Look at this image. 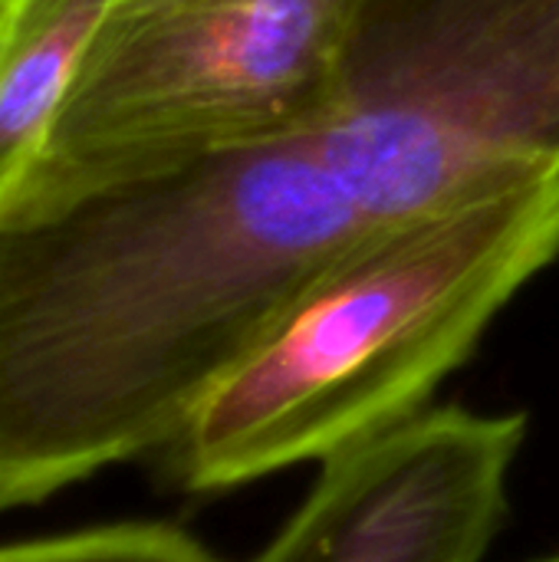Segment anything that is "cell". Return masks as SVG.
I'll list each match as a JSON object with an SVG mask.
<instances>
[{"label": "cell", "instance_id": "6da1fadb", "mask_svg": "<svg viewBox=\"0 0 559 562\" xmlns=\"http://www.w3.org/2000/svg\"><path fill=\"white\" fill-rule=\"evenodd\" d=\"M379 231L316 125L0 224V510L161 451Z\"/></svg>", "mask_w": 559, "mask_h": 562}, {"label": "cell", "instance_id": "7a4b0ae2", "mask_svg": "<svg viewBox=\"0 0 559 562\" xmlns=\"http://www.w3.org/2000/svg\"><path fill=\"white\" fill-rule=\"evenodd\" d=\"M559 257V168L491 184L329 263L161 448L188 494L326 461L422 415Z\"/></svg>", "mask_w": 559, "mask_h": 562}, {"label": "cell", "instance_id": "3957f363", "mask_svg": "<svg viewBox=\"0 0 559 562\" xmlns=\"http://www.w3.org/2000/svg\"><path fill=\"white\" fill-rule=\"evenodd\" d=\"M362 0H112L0 221L316 125Z\"/></svg>", "mask_w": 559, "mask_h": 562}, {"label": "cell", "instance_id": "277c9868", "mask_svg": "<svg viewBox=\"0 0 559 562\" xmlns=\"http://www.w3.org/2000/svg\"><path fill=\"white\" fill-rule=\"evenodd\" d=\"M320 125L385 227L559 168V0H362Z\"/></svg>", "mask_w": 559, "mask_h": 562}, {"label": "cell", "instance_id": "5b68a950", "mask_svg": "<svg viewBox=\"0 0 559 562\" xmlns=\"http://www.w3.org/2000/svg\"><path fill=\"white\" fill-rule=\"evenodd\" d=\"M524 415L425 408L323 461L250 562H481L504 514Z\"/></svg>", "mask_w": 559, "mask_h": 562}, {"label": "cell", "instance_id": "8992f818", "mask_svg": "<svg viewBox=\"0 0 559 562\" xmlns=\"http://www.w3.org/2000/svg\"><path fill=\"white\" fill-rule=\"evenodd\" d=\"M112 0H7L0 10V221L33 178Z\"/></svg>", "mask_w": 559, "mask_h": 562}, {"label": "cell", "instance_id": "52a82bcc", "mask_svg": "<svg viewBox=\"0 0 559 562\" xmlns=\"http://www.w3.org/2000/svg\"><path fill=\"white\" fill-rule=\"evenodd\" d=\"M0 562H217L168 524H109L79 533L0 547Z\"/></svg>", "mask_w": 559, "mask_h": 562}, {"label": "cell", "instance_id": "ba28073f", "mask_svg": "<svg viewBox=\"0 0 559 562\" xmlns=\"http://www.w3.org/2000/svg\"><path fill=\"white\" fill-rule=\"evenodd\" d=\"M530 562H559V553H550V557H540V560H530Z\"/></svg>", "mask_w": 559, "mask_h": 562}, {"label": "cell", "instance_id": "9c48e42d", "mask_svg": "<svg viewBox=\"0 0 559 562\" xmlns=\"http://www.w3.org/2000/svg\"><path fill=\"white\" fill-rule=\"evenodd\" d=\"M3 3H7V0H0V10H3Z\"/></svg>", "mask_w": 559, "mask_h": 562}]
</instances>
